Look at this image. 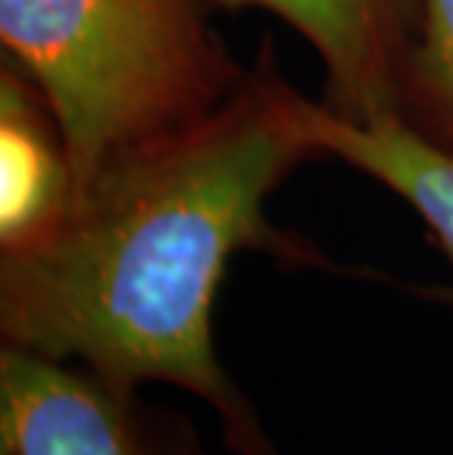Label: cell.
Masks as SVG:
<instances>
[{"mask_svg":"<svg viewBox=\"0 0 453 455\" xmlns=\"http://www.w3.org/2000/svg\"><path fill=\"white\" fill-rule=\"evenodd\" d=\"M74 171L53 109L18 71H0V250L42 238L69 215Z\"/></svg>","mask_w":453,"mask_h":455,"instance_id":"cell-6","label":"cell"},{"mask_svg":"<svg viewBox=\"0 0 453 455\" xmlns=\"http://www.w3.org/2000/svg\"><path fill=\"white\" fill-rule=\"evenodd\" d=\"M0 42L60 121L74 197L124 153L204 121L247 74L206 0H0Z\"/></svg>","mask_w":453,"mask_h":455,"instance_id":"cell-2","label":"cell"},{"mask_svg":"<svg viewBox=\"0 0 453 455\" xmlns=\"http://www.w3.org/2000/svg\"><path fill=\"white\" fill-rule=\"evenodd\" d=\"M0 455H206L186 414L139 400L92 367L6 347Z\"/></svg>","mask_w":453,"mask_h":455,"instance_id":"cell-3","label":"cell"},{"mask_svg":"<svg viewBox=\"0 0 453 455\" xmlns=\"http://www.w3.org/2000/svg\"><path fill=\"white\" fill-rule=\"evenodd\" d=\"M292 98L263 47L215 112L109 162L51 232L0 250L4 344L130 388L177 385L215 409L227 450L277 455L218 362L212 308L242 250L330 267L310 241L265 218L271 191L315 156Z\"/></svg>","mask_w":453,"mask_h":455,"instance_id":"cell-1","label":"cell"},{"mask_svg":"<svg viewBox=\"0 0 453 455\" xmlns=\"http://www.w3.org/2000/svg\"><path fill=\"white\" fill-rule=\"evenodd\" d=\"M265 9L310 42L327 71L324 106L348 121L398 115L407 62L421 30V0H209Z\"/></svg>","mask_w":453,"mask_h":455,"instance_id":"cell-4","label":"cell"},{"mask_svg":"<svg viewBox=\"0 0 453 455\" xmlns=\"http://www.w3.org/2000/svg\"><path fill=\"white\" fill-rule=\"evenodd\" d=\"M292 118L315 156H336L380 180L424 218L453 261V153L433 144L400 115L348 121L295 92Z\"/></svg>","mask_w":453,"mask_h":455,"instance_id":"cell-5","label":"cell"},{"mask_svg":"<svg viewBox=\"0 0 453 455\" xmlns=\"http://www.w3.org/2000/svg\"><path fill=\"white\" fill-rule=\"evenodd\" d=\"M398 115L453 153V0H421V30L403 74Z\"/></svg>","mask_w":453,"mask_h":455,"instance_id":"cell-7","label":"cell"}]
</instances>
